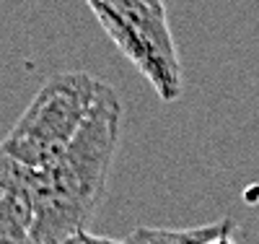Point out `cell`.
<instances>
[{"label":"cell","mask_w":259,"mask_h":244,"mask_svg":"<svg viewBox=\"0 0 259 244\" xmlns=\"http://www.w3.org/2000/svg\"><path fill=\"white\" fill-rule=\"evenodd\" d=\"M57 244H124V241L109 239V236H96V234H91L89 229H80V231H75V234H70V236H65V239L57 241Z\"/></svg>","instance_id":"5b68a950"},{"label":"cell","mask_w":259,"mask_h":244,"mask_svg":"<svg viewBox=\"0 0 259 244\" xmlns=\"http://www.w3.org/2000/svg\"><path fill=\"white\" fill-rule=\"evenodd\" d=\"M85 3H91V0H85Z\"/></svg>","instance_id":"ba28073f"},{"label":"cell","mask_w":259,"mask_h":244,"mask_svg":"<svg viewBox=\"0 0 259 244\" xmlns=\"http://www.w3.org/2000/svg\"><path fill=\"white\" fill-rule=\"evenodd\" d=\"M0 244H8V241H6V239H0Z\"/></svg>","instance_id":"52a82bcc"},{"label":"cell","mask_w":259,"mask_h":244,"mask_svg":"<svg viewBox=\"0 0 259 244\" xmlns=\"http://www.w3.org/2000/svg\"><path fill=\"white\" fill-rule=\"evenodd\" d=\"M236 231L233 218H221L212 224L202 226H189V229H150L138 226L130 231L124 244H210L221 236H228Z\"/></svg>","instance_id":"277c9868"},{"label":"cell","mask_w":259,"mask_h":244,"mask_svg":"<svg viewBox=\"0 0 259 244\" xmlns=\"http://www.w3.org/2000/svg\"><path fill=\"white\" fill-rule=\"evenodd\" d=\"M99 83L91 73L65 71L36 91L26 112L0 141V151L26 169H47L73 143L96 101Z\"/></svg>","instance_id":"7a4b0ae2"},{"label":"cell","mask_w":259,"mask_h":244,"mask_svg":"<svg viewBox=\"0 0 259 244\" xmlns=\"http://www.w3.org/2000/svg\"><path fill=\"white\" fill-rule=\"evenodd\" d=\"M34 218V171L0 151V239L29 244Z\"/></svg>","instance_id":"3957f363"},{"label":"cell","mask_w":259,"mask_h":244,"mask_svg":"<svg viewBox=\"0 0 259 244\" xmlns=\"http://www.w3.org/2000/svg\"><path fill=\"white\" fill-rule=\"evenodd\" d=\"M122 125V104L109 83H99L96 101L73 143L47 169L34 171V229L29 244H57L91 221L101 203Z\"/></svg>","instance_id":"6da1fadb"},{"label":"cell","mask_w":259,"mask_h":244,"mask_svg":"<svg viewBox=\"0 0 259 244\" xmlns=\"http://www.w3.org/2000/svg\"><path fill=\"white\" fill-rule=\"evenodd\" d=\"M210 244H236V239H233V234H228V236H221V239H215Z\"/></svg>","instance_id":"8992f818"}]
</instances>
